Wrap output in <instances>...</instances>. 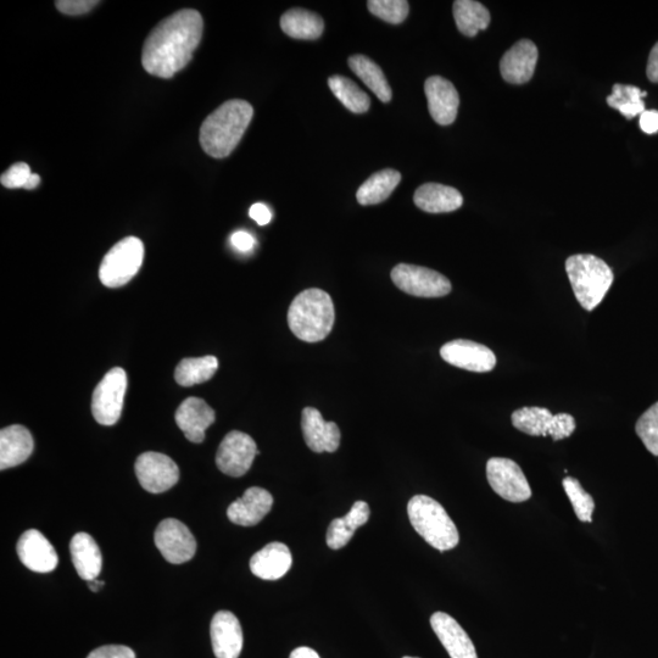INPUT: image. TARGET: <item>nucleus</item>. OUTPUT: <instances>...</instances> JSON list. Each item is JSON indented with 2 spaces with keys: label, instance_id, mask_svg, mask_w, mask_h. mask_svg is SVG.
<instances>
[{
  "label": "nucleus",
  "instance_id": "f257e3e1",
  "mask_svg": "<svg viewBox=\"0 0 658 658\" xmlns=\"http://www.w3.org/2000/svg\"><path fill=\"white\" fill-rule=\"evenodd\" d=\"M204 21L197 10L184 9L161 21L150 32L142 53L148 74L171 78L186 68L202 41Z\"/></svg>",
  "mask_w": 658,
  "mask_h": 658
},
{
  "label": "nucleus",
  "instance_id": "f03ea898",
  "mask_svg": "<svg viewBox=\"0 0 658 658\" xmlns=\"http://www.w3.org/2000/svg\"><path fill=\"white\" fill-rule=\"evenodd\" d=\"M254 109L245 100H228L206 117L200 128V144L215 159L230 155L252 122Z\"/></svg>",
  "mask_w": 658,
  "mask_h": 658
},
{
  "label": "nucleus",
  "instance_id": "7ed1b4c3",
  "mask_svg": "<svg viewBox=\"0 0 658 658\" xmlns=\"http://www.w3.org/2000/svg\"><path fill=\"white\" fill-rule=\"evenodd\" d=\"M334 320L336 311L332 298L322 289H306L289 306V328L303 342L317 343L327 338L332 332Z\"/></svg>",
  "mask_w": 658,
  "mask_h": 658
},
{
  "label": "nucleus",
  "instance_id": "20e7f679",
  "mask_svg": "<svg viewBox=\"0 0 658 658\" xmlns=\"http://www.w3.org/2000/svg\"><path fill=\"white\" fill-rule=\"evenodd\" d=\"M407 513L412 527L434 549L449 551L459 544V531L438 501L427 495H416L409 501Z\"/></svg>",
  "mask_w": 658,
  "mask_h": 658
},
{
  "label": "nucleus",
  "instance_id": "39448f33",
  "mask_svg": "<svg viewBox=\"0 0 658 658\" xmlns=\"http://www.w3.org/2000/svg\"><path fill=\"white\" fill-rule=\"evenodd\" d=\"M566 271L574 295L587 311H593L604 300L613 283L610 266L594 255L570 256L566 261Z\"/></svg>",
  "mask_w": 658,
  "mask_h": 658
},
{
  "label": "nucleus",
  "instance_id": "423d86ee",
  "mask_svg": "<svg viewBox=\"0 0 658 658\" xmlns=\"http://www.w3.org/2000/svg\"><path fill=\"white\" fill-rule=\"evenodd\" d=\"M144 244L137 237H127L104 256L99 269L100 282L108 288L125 286L143 265Z\"/></svg>",
  "mask_w": 658,
  "mask_h": 658
},
{
  "label": "nucleus",
  "instance_id": "0eeeda50",
  "mask_svg": "<svg viewBox=\"0 0 658 658\" xmlns=\"http://www.w3.org/2000/svg\"><path fill=\"white\" fill-rule=\"evenodd\" d=\"M512 425L532 437H548L557 442L572 436L576 421L568 414L552 415L545 407H522L513 412Z\"/></svg>",
  "mask_w": 658,
  "mask_h": 658
},
{
  "label": "nucleus",
  "instance_id": "6e6552de",
  "mask_svg": "<svg viewBox=\"0 0 658 658\" xmlns=\"http://www.w3.org/2000/svg\"><path fill=\"white\" fill-rule=\"evenodd\" d=\"M127 389V375L115 367L104 376L94 390L92 414L99 425L114 426L120 420Z\"/></svg>",
  "mask_w": 658,
  "mask_h": 658
},
{
  "label": "nucleus",
  "instance_id": "1a4fd4ad",
  "mask_svg": "<svg viewBox=\"0 0 658 658\" xmlns=\"http://www.w3.org/2000/svg\"><path fill=\"white\" fill-rule=\"evenodd\" d=\"M390 276L400 291L414 297L442 298L451 292L448 278L427 267L400 264L394 267Z\"/></svg>",
  "mask_w": 658,
  "mask_h": 658
},
{
  "label": "nucleus",
  "instance_id": "9d476101",
  "mask_svg": "<svg viewBox=\"0 0 658 658\" xmlns=\"http://www.w3.org/2000/svg\"><path fill=\"white\" fill-rule=\"evenodd\" d=\"M487 477L490 487L501 498L511 503H524L531 499L532 489L515 461L493 457L487 464Z\"/></svg>",
  "mask_w": 658,
  "mask_h": 658
},
{
  "label": "nucleus",
  "instance_id": "9b49d317",
  "mask_svg": "<svg viewBox=\"0 0 658 658\" xmlns=\"http://www.w3.org/2000/svg\"><path fill=\"white\" fill-rule=\"evenodd\" d=\"M260 451L254 439L248 434L232 431L227 434L217 450L216 465L225 475L238 478L252 467L255 456Z\"/></svg>",
  "mask_w": 658,
  "mask_h": 658
},
{
  "label": "nucleus",
  "instance_id": "f8f14e48",
  "mask_svg": "<svg viewBox=\"0 0 658 658\" xmlns=\"http://www.w3.org/2000/svg\"><path fill=\"white\" fill-rule=\"evenodd\" d=\"M156 548L166 561L181 565L192 560L197 552V542L186 524L175 518H167L156 528L154 535Z\"/></svg>",
  "mask_w": 658,
  "mask_h": 658
},
{
  "label": "nucleus",
  "instance_id": "ddd939ff",
  "mask_svg": "<svg viewBox=\"0 0 658 658\" xmlns=\"http://www.w3.org/2000/svg\"><path fill=\"white\" fill-rule=\"evenodd\" d=\"M139 483L149 493L160 494L175 487L180 479V470L169 456L160 453H144L136 461Z\"/></svg>",
  "mask_w": 658,
  "mask_h": 658
},
{
  "label": "nucleus",
  "instance_id": "4468645a",
  "mask_svg": "<svg viewBox=\"0 0 658 658\" xmlns=\"http://www.w3.org/2000/svg\"><path fill=\"white\" fill-rule=\"evenodd\" d=\"M440 356L448 364L471 372H490L496 366V356L483 344L472 340L457 339L440 349Z\"/></svg>",
  "mask_w": 658,
  "mask_h": 658
},
{
  "label": "nucleus",
  "instance_id": "2eb2a0df",
  "mask_svg": "<svg viewBox=\"0 0 658 658\" xmlns=\"http://www.w3.org/2000/svg\"><path fill=\"white\" fill-rule=\"evenodd\" d=\"M429 114L440 126L453 124L459 110L460 97L455 86L442 76L429 77L425 83Z\"/></svg>",
  "mask_w": 658,
  "mask_h": 658
},
{
  "label": "nucleus",
  "instance_id": "dca6fc26",
  "mask_svg": "<svg viewBox=\"0 0 658 658\" xmlns=\"http://www.w3.org/2000/svg\"><path fill=\"white\" fill-rule=\"evenodd\" d=\"M16 550L20 561L33 572L49 573L58 566L57 551L37 529L22 534Z\"/></svg>",
  "mask_w": 658,
  "mask_h": 658
},
{
  "label": "nucleus",
  "instance_id": "f3484780",
  "mask_svg": "<svg viewBox=\"0 0 658 658\" xmlns=\"http://www.w3.org/2000/svg\"><path fill=\"white\" fill-rule=\"evenodd\" d=\"M538 48L529 39H522L504 54L500 72L506 82L523 85L532 80L538 63Z\"/></svg>",
  "mask_w": 658,
  "mask_h": 658
},
{
  "label": "nucleus",
  "instance_id": "a211bd4d",
  "mask_svg": "<svg viewBox=\"0 0 658 658\" xmlns=\"http://www.w3.org/2000/svg\"><path fill=\"white\" fill-rule=\"evenodd\" d=\"M301 429H303L306 445L314 453H334L340 445L339 427L334 422L323 420L321 412L314 407H306L301 414Z\"/></svg>",
  "mask_w": 658,
  "mask_h": 658
},
{
  "label": "nucleus",
  "instance_id": "6ab92c4d",
  "mask_svg": "<svg viewBox=\"0 0 658 658\" xmlns=\"http://www.w3.org/2000/svg\"><path fill=\"white\" fill-rule=\"evenodd\" d=\"M211 643L216 658H238L243 649V630L230 611L217 612L211 621Z\"/></svg>",
  "mask_w": 658,
  "mask_h": 658
},
{
  "label": "nucleus",
  "instance_id": "aec40b11",
  "mask_svg": "<svg viewBox=\"0 0 658 658\" xmlns=\"http://www.w3.org/2000/svg\"><path fill=\"white\" fill-rule=\"evenodd\" d=\"M272 505V495L266 489L249 488L245 490L242 498L237 499L228 507V520L237 526H256L271 511Z\"/></svg>",
  "mask_w": 658,
  "mask_h": 658
},
{
  "label": "nucleus",
  "instance_id": "412c9836",
  "mask_svg": "<svg viewBox=\"0 0 658 658\" xmlns=\"http://www.w3.org/2000/svg\"><path fill=\"white\" fill-rule=\"evenodd\" d=\"M176 423L189 442H204L205 432L215 422V411L203 399L188 398L178 407Z\"/></svg>",
  "mask_w": 658,
  "mask_h": 658
},
{
  "label": "nucleus",
  "instance_id": "4be33fe9",
  "mask_svg": "<svg viewBox=\"0 0 658 658\" xmlns=\"http://www.w3.org/2000/svg\"><path fill=\"white\" fill-rule=\"evenodd\" d=\"M431 626L451 658H478L471 638L448 613H434Z\"/></svg>",
  "mask_w": 658,
  "mask_h": 658
},
{
  "label": "nucleus",
  "instance_id": "5701e85b",
  "mask_svg": "<svg viewBox=\"0 0 658 658\" xmlns=\"http://www.w3.org/2000/svg\"><path fill=\"white\" fill-rule=\"evenodd\" d=\"M293 563L292 552L287 545L270 543L250 560V570L254 576L264 581H277L286 576Z\"/></svg>",
  "mask_w": 658,
  "mask_h": 658
},
{
  "label": "nucleus",
  "instance_id": "b1692460",
  "mask_svg": "<svg viewBox=\"0 0 658 658\" xmlns=\"http://www.w3.org/2000/svg\"><path fill=\"white\" fill-rule=\"evenodd\" d=\"M33 448L35 443L29 429L20 425L3 428L0 432V470L24 464Z\"/></svg>",
  "mask_w": 658,
  "mask_h": 658
},
{
  "label": "nucleus",
  "instance_id": "393cba45",
  "mask_svg": "<svg viewBox=\"0 0 658 658\" xmlns=\"http://www.w3.org/2000/svg\"><path fill=\"white\" fill-rule=\"evenodd\" d=\"M414 202L429 214L453 213L464 204V197L457 189L439 183H426L417 189Z\"/></svg>",
  "mask_w": 658,
  "mask_h": 658
},
{
  "label": "nucleus",
  "instance_id": "a878e982",
  "mask_svg": "<svg viewBox=\"0 0 658 658\" xmlns=\"http://www.w3.org/2000/svg\"><path fill=\"white\" fill-rule=\"evenodd\" d=\"M70 550L78 576L87 582L97 579L102 572L103 556L96 540L87 533H77L71 540Z\"/></svg>",
  "mask_w": 658,
  "mask_h": 658
},
{
  "label": "nucleus",
  "instance_id": "bb28decb",
  "mask_svg": "<svg viewBox=\"0 0 658 658\" xmlns=\"http://www.w3.org/2000/svg\"><path fill=\"white\" fill-rule=\"evenodd\" d=\"M370 520V506L365 501H356L347 516L336 518L329 524L327 545L333 550H339L348 545L358 528Z\"/></svg>",
  "mask_w": 658,
  "mask_h": 658
},
{
  "label": "nucleus",
  "instance_id": "cd10ccee",
  "mask_svg": "<svg viewBox=\"0 0 658 658\" xmlns=\"http://www.w3.org/2000/svg\"><path fill=\"white\" fill-rule=\"evenodd\" d=\"M281 27L287 36L312 41L322 36L325 21L319 14L305 9H291L284 13Z\"/></svg>",
  "mask_w": 658,
  "mask_h": 658
},
{
  "label": "nucleus",
  "instance_id": "c85d7f7f",
  "mask_svg": "<svg viewBox=\"0 0 658 658\" xmlns=\"http://www.w3.org/2000/svg\"><path fill=\"white\" fill-rule=\"evenodd\" d=\"M400 181L401 175L397 170L378 171L361 184L356 199L364 206L381 204L390 197Z\"/></svg>",
  "mask_w": 658,
  "mask_h": 658
},
{
  "label": "nucleus",
  "instance_id": "c756f323",
  "mask_svg": "<svg viewBox=\"0 0 658 658\" xmlns=\"http://www.w3.org/2000/svg\"><path fill=\"white\" fill-rule=\"evenodd\" d=\"M349 66L382 103H389L392 100V88H390L386 76H384L382 69L375 61L365 57V55L356 54L349 58Z\"/></svg>",
  "mask_w": 658,
  "mask_h": 658
},
{
  "label": "nucleus",
  "instance_id": "7c9ffc66",
  "mask_svg": "<svg viewBox=\"0 0 658 658\" xmlns=\"http://www.w3.org/2000/svg\"><path fill=\"white\" fill-rule=\"evenodd\" d=\"M453 9L457 29L462 35L475 37L479 31L488 29L490 14L483 4L473 0H457Z\"/></svg>",
  "mask_w": 658,
  "mask_h": 658
},
{
  "label": "nucleus",
  "instance_id": "2f4dec72",
  "mask_svg": "<svg viewBox=\"0 0 658 658\" xmlns=\"http://www.w3.org/2000/svg\"><path fill=\"white\" fill-rule=\"evenodd\" d=\"M219 370V360L215 356L184 359L178 364L175 379L182 387H193L210 381Z\"/></svg>",
  "mask_w": 658,
  "mask_h": 658
},
{
  "label": "nucleus",
  "instance_id": "473e14b6",
  "mask_svg": "<svg viewBox=\"0 0 658 658\" xmlns=\"http://www.w3.org/2000/svg\"><path fill=\"white\" fill-rule=\"evenodd\" d=\"M334 96L354 114H364L370 109L371 99L354 81L344 76H332L328 80Z\"/></svg>",
  "mask_w": 658,
  "mask_h": 658
},
{
  "label": "nucleus",
  "instance_id": "72a5a7b5",
  "mask_svg": "<svg viewBox=\"0 0 658 658\" xmlns=\"http://www.w3.org/2000/svg\"><path fill=\"white\" fill-rule=\"evenodd\" d=\"M645 97L646 92L641 91L639 87L616 83L612 88L611 96L607 97L606 102L611 108L620 110L626 119L632 120L635 116L644 113L645 103L643 98Z\"/></svg>",
  "mask_w": 658,
  "mask_h": 658
},
{
  "label": "nucleus",
  "instance_id": "f704fd0d",
  "mask_svg": "<svg viewBox=\"0 0 658 658\" xmlns=\"http://www.w3.org/2000/svg\"><path fill=\"white\" fill-rule=\"evenodd\" d=\"M563 488L570 498L573 510L576 512L579 521L593 522V512L595 510L594 499L591 495L585 492L578 479L573 477H566L563 479Z\"/></svg>",
  "mask_w": 658,
  "mask_h": 658
},
{
  "label": "nucleus",
  "instance_id": "c9c22d12",
  "mask_svg": "<svg viewBox=\"0 0 658 658\" xmlns=\"http://www.w3.org/2000/svg\"><path fill=\"white\" fill-rule=\"evenodd\" d=\"M367 7L372 15L392 25L401 24L409 15V3L405 0H370Z\"/></svg>",
  "mask_w": 658,
  "mask_h": 658
},
{
  "label": "nucleus",
  "instance_id": "e433bc0d",
  "mask_svg": "<svg viewBox=\"0 0 658 658\" xmlns=\"http://www.w3.org/2000/svg\"><path fill=\"white\" fill-rule=\"evenodd\" d=\"M635 432L646 449L652 455L658 456V403L652 405L650 409L640 416Z\"/></svg>",
  "mask_w": 658,
  "mask_h": 658
},
{
  "label": "nucleus",
  "instance_id": "4c0bfd02",
  "mask_svg": "<svg viewBox=\"0 0 658 658\" xmlns=\"http://www.w3.org/2000/svg\"><path fill=\"white\" fill-rule=\"evenodd\" d=\"M31 176L30 166L25 163H18L4 172L2 177H0V183L9 189L25 188Z\"/></svg>",
  "mask_w": 658,
  "mask_h": 658
},
{
  "label": "nucleus",
  "instance_id": "58836bf2",
  "mask_svg": "<svg viewBox=\"0 0 658 658\" xmlns=\"http://www.w3.org/2000/svg\"><path fill=\"white\" fill-rule=\"evenodd\" d=\"M99 2L97 0H58L55 7L65 15H83L96 8Z\"/></svg>",
  "mask_w": 658,
  "mask_h": 658
},
{
  "label": "nucleus",
  "instance_id": "ea45409f",
  "mask_svg": "<svg viewBox=\"0 0 658 658\" xmlns=\"http://www.w3.org/2000/svg\"><path fill=\"white\" fill-rule=\"evenodd\" d=\"M87 658H136V654L128 646L105 645L92 651Z\"/></svg>",
  "mask_w": 658,
  "mask_h": 658
},
{
  "label": "nucleus",
  "instance_id": "a19ab883",
  "mask_svg": "<svg viewBox=\"0 0 658 658\" xmlns=\"http://www.w3.org/2000/svg\"><path fill=\"white\" fill-rule=\"evenodd\" d=\"M231 244L234 249L238 250V252L248 253L250 250H253L255 239L252 234L248 232L237 231L231 236Z\"/></svg>",
  "mask_w": 658,
  "mask_h": 658
},
{
  "label": "nucleus",
  "instance_id": "79ce46f5",
  "mask_svg": "<svg viewBox=\"0 0 658 658\" xmlns=\"http://www.w3.org/2000/svg\"><path fill=\"white\" fill-rule=\"evenodd\" d=\"M640 128L648 135H655L658 132V111L645 110L640 115Z\"/></svg>",
  "mask_w": 658,
  "mask_h": 658
},
{
  "label": "nucleus",
  "instance_id": "37998d69",
  "mask_svg": "<svg viewBox=\"0 0 658 658\" xmlns=\"http://www.w3.org/2000/svg\"><path fill=\"white\" fill-rule=\"evenodd\" d=\"M249 216L260 226L269 225L272 219L270 209L262 203L254 204L249 210Z\"/></svg>",
  "mask_w": 658,
  "mask_h": 658
},
{
  "label": "nucleus",
  "instance_id": "c03bdc74",
  "mask_svg": "<svg viewBox=\"0 0 658 658\" xmlns=\"http://www.w3.org/2000/svg\"><path fill=\"white\" fill-rule=\"evenodd\" d=\"M646 74L651 82L658 83V42L651 50Z\"/></svg>",
  "mask_w": 658,
  "mask_h": 658
},
{
  "label": "nucleus",
  "instance_id": "a18cd8bd",
  "mask_svg": "<svg viewBox=\"0 0 658 658\" xmlns=\"http://www.w3.org/2000/svg\"><path fill=\"white\" fill-rule=\"evenodd\" d=\"M289 658H321L315 650L311 648H306V646H301V648L295 649L291 657Z\"/></svg>",
  "mask_w": 658,
  "mask_h": 658
},
{
  "label": "nucleus",
  "instance_id": "49530a36",
  "mask_svg": "<svg viewBox=\"0 0 658 658\" xmlns=\"http://www.w3.org/2000/svg\"><path fill=\"white\" fill-rule=\"evenodd\" d=\"M39 183H41V177H39L37 174H32L24 189L31 191V189L37 188Z\"/></svg>",
  "mask_w": 658,
  "mask_h": 658
},
{
  "label": "nucleus",
  "instance_id": "de8ad7c7",
  "mask_svg": "<svg viewBox=\"0 0 658 658\" xmlns=\"http://www.w3.org/2000/svg\"><path fill=\"white\" fill-rule=\"evenodd\" d=\"M104 582H99L98 579H94V581L89 582V589L94 591V593H97V591L104 587Z\"/></svg>",
  "mask_w": 658,
  "mask_h": 658
},
{
  "label": "nucleus",
  "instance_id": "09e8293b",
  "mask_svg": "<svg viewBox=\"0 0 658 658\" xmlns=\"http://www.w3.org/2000/svg\"><path fill=\"white\" fill-rule=\"evenodd\" d=\"M403 658H418V657H410V656H405Z\"/></svg>",
  "mask_w": 658,
  "mask_h": 658
}]
</instances>
